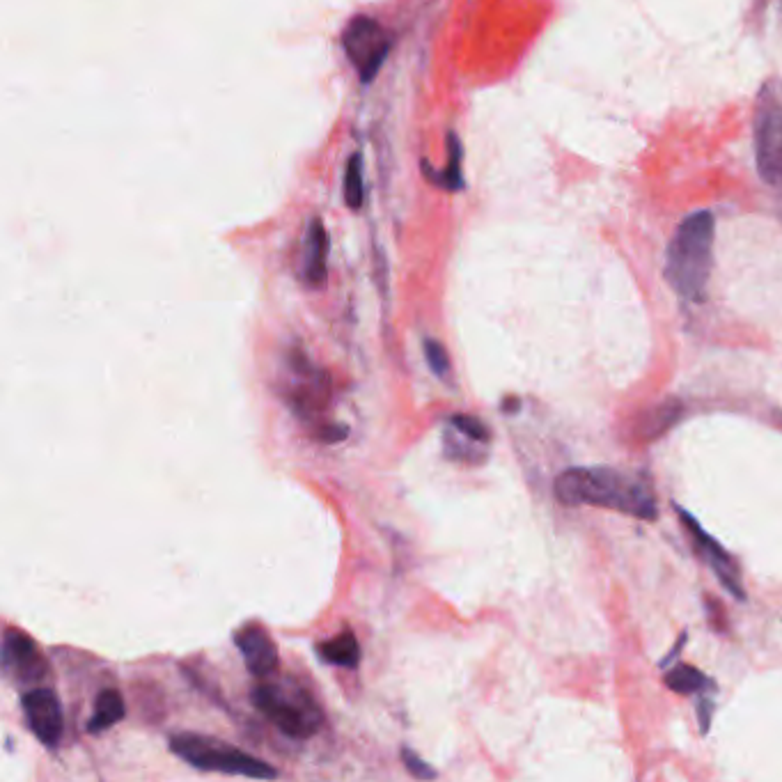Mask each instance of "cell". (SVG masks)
Wrapping results in <instances>:
<instances>
[{
    "instance_id": "30bf717a",
    "label": "cell",
    "mask_w": 782,
    "mask_h": 782,
    "mask_svg": "<svg viewBox=\"0 0 782 782\" xmlns=\"http://www.w3.org/2000/svg\"><path fill=\"white\" fill-rule=\"evenodd\" d=\"M3 666L10 672L14 670L21 679L42 677V656L28 633L7 629L3 640Z\"/></svg>"
},
{
    "instance_id": "52a82bcc",
    "label": "cell",
    "mask_w": 782,
    "mask_h": 782,
    "mask_svg": "<svg viewBox=\"0 0 782 782\" xmlns=\"http://www.w3.org/2000/svg\"><path fill=\"white\" fill-rule=\"evenodd\" d=\"M23 714H26L28 727L46 748H56L65 730V718H62V705L58 695L49 688H33L21 698Z\"/></svg>"
},
{
    "instance_id": "277c9868",
    "label": "cell",
    "mask_w": 782,
    "mask_h": 782,
    "mask_svg": "<svg viewBox=\"0 0 782 782\" xmlns=\"http://www.w3.org/2000/svg\"><path fill=\"white\" fill-rule=\"evenodd\" d=\"M755 159L766 186L782 193V81L769 78L755 101Z\"/></svg>"
},
{
    "instance_id": "5b68a950",
    "label": "cell",
    "mask_w": 782,
    "mask_h": 782,
    "mask_svg": "<svg viewBox=\"0 0 782 782\" xmlns=\"http://www.w3.org/2000/svg\"><path fill=\"white\" fill-rule=\"evenodd\" d=\"M250 700L280 732L292 739H308L322 725V711L303 691H283L276 684H260L253 688Z\"/></svg>"
},
{
    "instance_id": "ba28073f",
    "label": "cell",
    "mask_w": 782,
    "mask_h": 782,
    "mask_svg": "<svg viewBox=\"0 0 782 782\" xmlns=\"http://www.w3.org/2000/svg\"><path fill=\"white\" fill-rule=\"evenodd\" d=\"M677 512H679V519L684 523L686 533L691 535L695 546H698V551L702 553V558H705L707 565L714 569L716 576L721 578V583L737 599H746V592L741 588V581H739V567L734 565V560L721 549V544H718L714 537H709L705 530L700 528V523L695 521L691 514H686L684 510H677Z\"/></svg>"
},
{
    "instance_id": "ac0fdd59",
    "label": "cell",
    "mask_w": 782,
    "mask_h": 782,
    "mask_svg": "<svg viewBox=\"0 0 782 782\" xmlns=\"http://www.w3.org/2000/svg\"><path fill=\"white\" fill-rule=\"evenodd\" d=\"M422 349H425V358H427V365L429 370H432L436 377H448L450 372V356L448 351H445L443 344L439 340H425V344H422Z\"/></svg>"
},
{
    "instance_id": "5bb4252c",
    "label": "cell",
    "mask_w": 782,
    "mask_h": 782,
    "mask_svg": "<svg viewBox=\"0 0 782 782\" xmlns=\"http://www.w3.org/2000/svg\"><path fill=\"white\" fill-rule=\"evenodd\" d=\"M445 143H448V166H445L443 172H439L436 182L443 184V189L448 191H461L464 189V172H461L464 150H461V140L457 138V134H448Z\"/></svg>"
},
{
    "instance_id": "9c48e42d",
    "label": "cell",
    "mask_w": 782,
    "mask_h": 782,
    "mask_svg": "<svg viewBox=\"0 0 782 782\" xmlns=\"http://www.w3.org/2000/svg\"><path fill=\"white\" fill-rule=\"evenodd\" d=\"M234 643L241 649L246 668L255 677H269L278 670V649L262 627H246L237 631Z\"/></svg>"
},
{
    "instance_id": "6da1fadb",
    "label": "cell",
    "mask_w": 782,
    "mask_h": 782,
    "mask_svg": "<svg viewBox=\"0 0 782 782\" xmlns=\"http://www.w3.org/2000/svg\"><path fill=\"white\" fill-rule=\"evenodd\" d=\"M555 496L562 505H594L636 519L654 521L659 505L645 477L608 466L567 468L555 480Z\"/></svg>"
},
{
    "instance_id": "8992f818",
    "label": "cell",
    "mask_w": 782,
    "mask_h": 782,
    "mask_svg": "<svg viewBox=\"0 0 782 782\" xmlns=\"http://www.w3.org/2000/svg\"><path fill=\"white\" fill-rule=\"evenodd\" d=\"M342 46L351 65L361 74V81H372L388 58L390 39L379 21L356 17L342 33Z\"/></svg>"
},
{
    "instance_id": "e0dca14e",
    "label": "cell",
    "mask_w": 782,
    "mask_h": 782,
    "mask_svg": "<svg viewBox=\"0 0 782 782\" xmlns=\"http://www.w3.org/2000/svg\"><path fill=\"white\" fill-rule=\"evenodd\" d=\"M450 425L455 427L461 436H466V439H471L475 443H487L491 439L487 425L473 416H466V413H457V416H452Z\"/></svg>"
},
{
    "instance_id": "3957f363",
    "label": "cell",
    "mask_w": 782,
    "mask_h": 782,
    "mask_svg": "<svg viewBox=\"0 0 782 782\" xmlns=\"http://www.w3.org/2000/svg\"><path fill=\"white\" fill-rule=\"evenodd\" d=\"M170 750L179 760H184L200 771L260 780H271L278 776V771L271 764L257 760V757L244 753V750L232 748L225 741L200 737V734H177V737L170 739Z\"/></svg>"
},
{
    "instance_id": "9a60e30c",
    "label": "cell",
    "mask_w": 782,
    "mask_h": 782,
    "mask_svg": "<svg viewBox=\"0 0 782 782\" xmlns=\"http://www.w3.org/2000/svg\"><path fill=\"white\" fill-rule=\"evenodd\" d=\"M365 189H363V156L351 154L344 168V202L349 209L358 211L363 207Z\"/></svg>"
},
{
    "instance_id": "d6986e66",
    "label": "cell",
    "mask_w": 782,
    "mask_h": 782,
    "mask_svg": "<svg viewBox=\"0 0 782 782\" xmlns=\"http://www.w3.org/2000/svg\"><path fill=\"white\" fill-rule=\"evenodd\" d=\"M679 413H682V409H679V404H666L661 406V409H656L652 413V420H649V425L645 427V436H649V439H654V436H659L661 432H666V429L672 425L679 418Z\"/></svg>"
},
{
    "instance_id": "7a4b0ae2",
    "label": "cell",
    "mask_w": 782,
    "mask_h": 782,
    "mask_svg": "<svg viewBox=\"0 0 782 782\" xmlns=\"http://www.w3.org/2000/svg\"><path fill=\"white\" fill-rule=\"evenodd\" d=\"M716 221L711 211L686 216L672 234L666 253V278L672 289L688 301H705L714 269Z\"/></svg>"
},
{
    "instance_id": "8fae6325",
    "label": "cell",
    "mask_w": 782,
    "mask_h": 782,
    "mask_svg": "<svg viewBox=\"0 0 782 782\" xmlns=\"http://www.w3.org/2000/svg\"><path fill=\"white\" fill-rule=\"evenodd\" d=\"M303 278L310 287H322L328 278V237L322 218H312L303 250Z\"/></svg>"
},
{
    "instance_id": "7c38bea8",
    "label": "cell",
    "mask_w": 782,
    "mask_h": 782,
    "mask_svg": "<svg viewBox=\"0 0 782 782\" xmlns=\"http://www.w3.org/2000/svg\"><path fill=\"white\" fill-rule=\"evenodd\" d=\"M127 716V705L120 691L104 688L95 700V716L88 721V732H104Z\"/></svg>"
},
{
    "instance_id": "ffe728a7",
    "label": "cell",
    "mask_w": 782,
    "mask_h": 782,
    "mask_svg": "<svg viewBox=\"0 0 782 782\" xmlns=\"http://www.w3.org/2000/svg\"><path fill=\"white\" fill-rule=\"evenodd\" d=\"M402 762L406 766V771H409L411 776L418 778V780H434L436 776H439V773H436L432 766H429L416 753V750H411V748H402Z\"/></svg>"
},
{
    "instance_id": "4fadbf2b",
    "label": "cell",
    "mask_w": 782,
    "mask_h": 782,
    "mask_svg": "<svg viewBox=\"0 0 782 782\" xmlns=\"http://www.w3.org/2000/svg\"><path fill=\"white\" fill-rule=\"evenodd\" d=\"M319 656H322L326 663H333V666L356 668L358 659H361V647H358L354 631L347 629L333 640H326V643L319 645Z\"/></svg>"
},
{
    "instance_id": "2e32d148",
    "label": "cell",
    "mask_w": 782,
    "mask_h": 782,
    "mask_svg": "<svg viewBox=\"0 0 782 782\" xmlns=\"http://www.w3.org/2000/svg\"><path fill=\"white\" fill-rule=\"evenodd\" d=\"M666 684L675 693H698V691H705L709 679L691 666H675L666 672Z\"/></svg>"
}]
</instances>
